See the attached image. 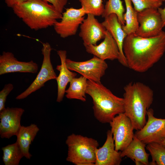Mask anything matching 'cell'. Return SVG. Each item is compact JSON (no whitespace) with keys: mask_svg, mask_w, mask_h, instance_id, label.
Listing matches in <instances>:
<instances>
[{"mask_svg":"<svg viewBox=\"0 0 165 165\" xmlns=\"http://www.w3.org/2000/svg\"><path fill=\"white\" fill-rule=\"evenodd\" d=\"M127 67L137 72H145L157 63L165 52V31L148 38L132 33L127 35L123 44Z\"/></svg>","mask_w":165,"mask_h":165,"instance_id":"obj_1","label":"cell"},{"mask_svg":"<svg viewBox=\"0 0 165 165\" xmlns=\"http://www.w3.org/2000/svg\"><path fill=\"white\" fill-rule=\"evenodd\" d=\"M124 90V113L130 120L134 130H140L146 123L147 113L153 101V91L140 82H130Z\"/></svg>","mask_w":165,"mask_h":165,"instance_id":"obj_2","label":"cell"},{"mask_svg":"<svg viewBox=\"0 0 165 165\" xmlns=\"http://www.w3.org/2000/svg\"><path fill=\"white\" fill-rule=\"evenodd\" d=\"M12 9L27 26L35 30L53 26L62 16V13L46 0H28Z\"/></svg>","mask_w":165,"mask_h":165,"instance_id":"obj_3","label":"cell"},{"mask_svg":"<svg viewBox=\"0 0 165 165\" xmlns=\"http://www.w3.org/2000/svg\"><path fill=\"white\" fill-rule=\"evenodd\" d=\"M86 93L90 96L95 118L102 123H109L116 115L124 112L123 99L114 94L101 82L87 79Z\"/></svg>","mask_w":165,"mask_h":165,"instance_id":"obj_4","label":"cell"},{"mask_svg":"<svg viewBox=\"0 0 165 165\" xmlns=\"http://www.w3.org/2000/svg\"><path fill=\"white\" fill-rule=\"evenodd\" d=\"M67 161L76 165H95V152L99 144L94 139L72 133L65 141Z\"/></svg>","mask_w":165,"mask_h":165,"instance_id":"obj_5","label":"cell"},{"mask_svg":"<svg viewBox=\"0 0 165 165\" xmlns=\"http://www.w3.org/2000/svg\"><path fill=\"white\" fill-rule=\"evenodd\" d=\"M42 44L41 50L43 57L41 68L36 78L30 86L16 97L17 100H22L26 98L32 93L43 87L46 82L56 79L57 78V76L50 59L51 52L52 49L48 42L43 43Z\"/></svg>","mask_w":165,"mask_h":165,"instance_id":"obj_6","label":"cell"},{"mask_svg":"<svg viewBox=\"0 0 165 165\" xmlns=\"http://www.w3.org/2000/svg\"><path fill=\"white\" fill-rule=\"evenodd\" d=\"M109 123L115 149L122 151L129 145L134 136L131 122L124 113H122L116 115Z\"/></svg>","mask_w":165,"mask_h":165,"instance_id":"obj_7","label":"cell"},{"mask_svg":"<svg viewBox=\"0 0 165 165\" xmlns=\"http://www.w3.org/2000/svg\"><path fill=\"white\" fill-rule=\"evenodd\" d=\"M66 63L71 71L79 73L88 80L97 82H101V79L108 67L105 61L95 56L89 60L80 62L67 58Z\"/></svg>","mask_w":165,"mask_h":165,"instance_id":"obj_8","label":"cell"},{"mask_svg":"<svg viewBox=\"0 0 165 165\" xmlns=\"http://www.w3.org/2000/svg\"><path fill=\"white\" fill-rule=\"evenodd\" d=\"M138 19L139 26L135 33L140 37H152L163 31L162 20L158 9L148 8L138 12Z\"/></svg>","mask_w":165,"mask_h":165,"instance_id":"obj_9","label":"cell"},{"mask_svg":"<svg viewBox=\"0 0 165 165\" xmlns=\"http://www.w3.org/2000/svg\"><path fill=\"white\" fill-rule=\"evenodd\" d=\"M86 14L82 7L66 9L62 13L61 21H57L53 26L55 32L63 38L75 35Z\"/></svg>","mask_w":165,"mask_h":165,"instance_id":"obj_10","label":"cell"},{"mask_svg":"<svg viewBox=\"0 0 165 165\" xmlns=\"http://www.w3.org/2000/svg\"><path fill=\"white\" fill-rule=\"evenodd\" d=\"M147 116L148 120L145 126L134 134L137 138L146 145L157 142L165 136V119L155 117L152 108L148 109Z\"/></svg>","mask_w":165,"mask_h":165,"instance_id":"obj_11","label":"cell"},{"mask_svg":"<svg viewBox=\"0 0 165 165\" xmlns=\"http://www.w3.org/2000/svg\"><path fill=\"white\" fill-rule=\"evenodd\" d=\"M24 112L20 108H5L0 111V135L9 139L17 134L21 125V117Z\"/></svg>","mask_w":165,"mask_h":165,"instance_id":"obj_12","label":"cell"},{"mask_svg":"<svg viewBox=\"0 0 165 165\" xmlns=\"http://www.w3.org/2000/svg\"><path fill=\"white\" fill-rule=\"evenodd\" d=\"M80 26L79 36L83 41L84 46L96 45L104 38L107 30L102 23L99 22L93 15L88 14Z\"/></svg>","mask_w":165,"mask_h":165,"instance_id":"obj_13","label":"cell"},{"mask_svg":"<svg viewBox=\"0 0 165 165\" xmlns=\"http://www.w3.org/2000/svg\"><path fill=\"white\" fill-rule=\"evenodd\" d=\"M38 69V65L33 61H19L11 52L4 51L0 56V75L15 72L35 73Z\"/></svg>","mask_w":165,"mask_h":165,"instance_id":"obj_14","label":"cell"},{"mask_svg":"<svg viewBox=\"0 0 165 165\" xmlns=\"http://www.w3.org/2000/svg\"><path fill=\"white\" fill-rule=\"evenodd\" d=\"M121 154V151L116 150L112 134L108 130L104 145L96 149L95 165H119L122 160Z\"/></svg>","mask_w":165,"mask_h":165,"instance_id":"obj_15","label":"cell"},{"mask_svg":"<svg viewBox=\"0 0 165 165\" xmlns=\"http://www.w3.org/2000/svg\"><path fill=\"white\" fill-rule=\"evenodd\" d=\"M104 39L98 45L84 46L86 52L104 61L118 60L119 57V51L118 45L107 30Z\"/></svg>","mask_w":165,"mask_h":165,"instance_id":"obj_16","label":"cell"},{"mask_svg":"<svg viewBox=\"0 0 165 165\" xmlns=\"http://www.w3.org/2000/svg\"><path fill=\"white\" fill-rule=\"evenodd\" d=\"M106 30L111 35L117 43L119 51V62L124 66L127 67L126 58L123 51V44L127 34L123 31L122 25L119 22L117 16L112 13L105 18L102 23Z\"/></svg>","mask_w":165,"mask_h":165,"instance_id":"obj_17","label":"cell"},{"mask_svg":"<svg viewBox=\"0 0 165 165\" xmlns=\"http://www.w3.org/2000/svg\"><path fill=\"white\" fill-rule=\"evenodd\" d=\"M57 53L59 56L61 64L57 66L56 69L59 71V74L56 80L57 84V101L61 102L63 100L66 88L68 83L75 77L77 74L71 71L67 67L66 61L67 52L65 50H59Z\"/></svg>","mask_w":165,"mask_h":165,"instance_id":"obj_18","label":"cell"},{"mask_svg":"<svg viewBox=\"0 0 165 165\" xmlns=\"http://www.w3.org/2000/svg\"><path fill=\"white\" fill-rule=\"evenodd\" d=\"M146 145L134 135L129 145L121 151V156L130 158L136 165H148L150 154L146 152Z\"/></svg>","mask_w":165,"mask_h":165,"instance_id":"obj_19","label":"cell"},{"mask_svg":"<svg viewBox=\"0 0 165 165\" xmlns=\"http://www.w3.org/2000/svg\"><path fill=\"white\" fill-rule=\"evenodd\" d=\"M39 130L38 127L35 124H31L27 126H21L16 135V142L24 157L28 159H30L32 156L29 151L30 145Z\"/></svg>","mask_w":165,"mask_h":165,"instance_id":"obj_20","label":"cell"},{"mask_svg":"<svg viewBox=\"0 0 165 165\" xmlns=\"http://www.w3.org/2000/svg\"><path fill=\"white\" fill-rule=\"evenodd\" d=\"M87 79L82 75L74 78L70 82L68 88L66 90L65 96L69 99H76L85 102L86 100V90Z\"/></svg>","mask_w":165,"mask_h":165,"instance_id":"obj_21","label":"cell"},{"mask_svg":"<svg viewBox=\"0 0 165 165\" xmlns=\"http://www.w3.org/2000/svg\"><path fill=\"white\" fill-rule=\"evenodd\" d=\"M124 0L126 8V13L123 14L125 23L124 25H122V28L127 35L135 33L138 29V12L133 7L131 0Z\"/></svg>","mask_w":165,"mask_h":165,"instance_id":"obj_22","label":"cell"},{"mask_svg":"<svg viewBox=\"0 0 165 165\" xmlns=\"http://www.w3.org/2000/svg\"><path fill=\"white\" fill-rule=\"evenodd\" d=\"M3 152L2 161L5 165H18L24 157L17 142L2 148Z\"/></svg>","mask_w":165,"mask_h":165,"instance_id":"obj_23","label":"cell"},{"mask_svg":"<svg viewBox=\"0 0 165 165\" xmlns=\"http://www.w3.org/2000/svg\"><path fill=\"white\" fill-rule=\"evenodd\" d=\"M124 11L121 0H108L105 6L104 12L101 16L105 18L111 14L115 13L117 16L121 24L124 25L125 23L123 18Z\"/></svg>","mask_w":165,"mask_h":165,"instance_id":"obj_24","label":"cell"},{"mask_svg":"<svg viewBox=\"0 0 165 165\" xmlns=\"http://www.w3.org/2000/svg\"><path fill=\"white\" fill-rule=\"evenodd\" d=\"M146 148L152 158L149 165H165V147L157 142H153L147 144Z\"/></svg>","mask_w":165,"mask_h":165,"instance_id":"obj_25","label":"cell"},{"mask_svg":"<svg viewBox=\"0 0 165 165\" xmlns=\"http://www.w3.org/2000/svg\"><path fill=\"white\" fill-rule=\"evenodd\" d=\"M81 7L82 8L86 14H90L95 16H102L105 6L102 0H79Z\"/></svg>","mask_w":165,"mask_h":165,"instance_id":"obj_26","label":"cell"},{"mask_svg":"<svg viewBox=\"0 0 165 165\" xmlns=\"http://www.w3.org/2000/svg\"><path fill=\"white\" fill-rule=\"evenodd\" d=\"M134 8L137 12H140L148 8L158 9L162 5L165 0H131Z\"/></svg>","mask_w":165,"mask_h":165,"instance_id":"obj_27","label":"cell"},{"mask_svg":"<svg viewBox=\"0 0 165 165\" xmlns=\"http://www.w3.org/2000/svg\"><path fill=\"white\" fill-rule=\"evenodd\" d=\"M14 88L11 83L6 84L0 92V111L4 109L7 96Z\"/></svg>","mask_w":165,"mask_h":165,"instance_id":"obj_28","label":"cell"},{"mask_svg":"<svg viewBox=\"0 0 165 165\" xmlns=\"http://www.w3.org/2000/svg\"><path fill=\"white\" fill-rule=\"evenodd\" d=\"M53 5L60 12L62 13L68 0H46Z\"/></svg>","mask_w":165,"mask_h":165,"instance_id":"obj_29","label":"cell"},{"mask_svg":"<svg viewBox=\"0 0 165 165\" xmlns=\"http://www.w3.org/2000/svg\"><path fill=\"white\" fill-rule=\"evenodd\" d=\"M28 0H5V2L8 7L13 8L17 5L24 2Z\"/></svg>","mask_w":165,"mask_h":165,"instance_id":"obj_30","label":"cell"},{"mask_svg":"<svg viewBox=\"0 0 165 165\" xmlns=\"http://www.w3.org/2000/svg\"><path fill=\"white\" fill-rule=\"evenodd\" d=\"M162 18L163 27L165 26V7L163 8H159L158 9Z\"/></svg>","mask_w":165,"mask_h":165,"instance_id":"obj_31","label":"cell"},{"mask_svg":"<svg viewBox=\"0 0 165 165\" xmlns=\"http://www.w3.org/2000/svg\"><path fill=\"white\" fill-rule=\"evenodd\" d=\"M157 142L165 148V136Z\"/></svg>","mask_w":165,"mask_h":165,"instance_id":"obj_32","label":"cell"}]
</instances>
